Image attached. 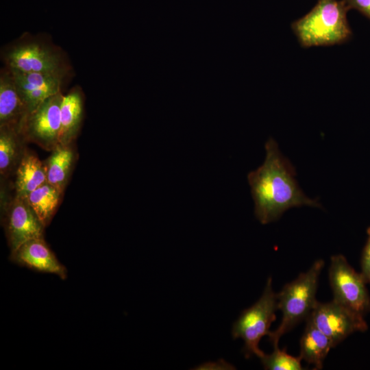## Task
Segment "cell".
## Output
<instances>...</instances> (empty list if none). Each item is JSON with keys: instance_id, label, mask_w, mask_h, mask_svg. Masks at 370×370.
Listing matches in <instances>:
<instances>
[{"instance_id": "4fadbf2b", "label": "cell", "mask_w": 370, "mask_h": 370, "mask_svg": "<svg viewBox=\"0 0 370 370\" xmlns=\"http://www.w3.org/2000/svg\"><path fill=\"white\" fill-rule=\"evenodd\" d=\"M84 116V99L81 89L73 88L64 95L60 108V145H67L78 135Z\"/></svg>"}, {"instance_id": "ffe728a7", "label": "cell", "mask_w": 370, "mask_h": 370, "mask_svg": "<svg viewBox=\"0 0 370 370\" xmlns=\"http://www.w3.org/2000/svg\"><path fill=\"white\" fill-rule=\"evenodd\" d=\"M367 238L362 249L360 267V273L367 284H370V226L367 230Z\"/></svg>"}, {"instance_id": "5bb4252c", "label": "cell", "mask_w": 370, "mask_h": 370, "mask_svg": "<svg viewBox=\"0 0 370 370\" xmlns=\"http://www.w3.org/2000/svg\"><path fill=\"white\" fill-rule=\"evenodd\" d=\"M47 182L44 162L30 151L25 152L16 169L15 196L26 198L34 190Z\"/></svg>"}, {"instance_id": "9a60e30c", "label": "cell", "mask_w": 370, "mask_h": 370, "mask_svg": "<svg viewBox=\"0 0 370 370\" xmlns=\"http://www.w3.org/2000/svg\"><path fill=\"white\" fill-rule=\"evenodd\" d=\"M300 339V355L314 369H323V361L331 348L334 347L331 340L318 329L309 319Z\"/></svg>"}, {"instance_id": "ac0fdd59", "label": "cell", "mask_w": 370, "mask_h": 370, "mask_svg": "<svg viewBox=\"0 0 370 370\" xmlns=\"http://www.w3.org/2000/svg\"><path fill=\"white\" fill-rule=\"evenodd\" d=\"M63 193L47 182L26 197L29 204L46 227L51 222Z\"/></svg>"}, {"instance_id": "7c38bea8", "label": "cell", "mask_w": 370, "mask_h": 370, "mask_svg": "<svg viewBox=\"0 0 370 370\" xmlns=\"http://www.w3.org/2000/svg\"><path fill=\"white\" fill-rule=\"evenodd\" d=\"M28 114L12 73L5 66L0 73V127H10L22 132Z\"/></svg>"}, {"instance_id": "2e32d148", "label": "cell", "mask_w": 370, "mask_h": 370, "mask_svg": "<svg viewBox=\"0 0 370 370\" xmlns=\"http://www.w3.org/2000/svg\"><path fill=\"white\" fill-rule=\"evenodd\" d=\"M75 156L71 144L58 145L44 161L47 182L62 193L68 183Z\"/></svg>"}, {"instance_id": "6da1fadb", "label": "cell", "mask_w": 370, "mask_h": 370, "mask_svg": "<svg viewBox=\"0 0 370 370\" xmlns=\"http://www.w3.org/2000/svg\"><path fill=\"white\" fill-rule=\"evenodd\" d=\"M264 147L263 164L247 175L256 219L262 224H267L279 219L292 208H321L317 199L308 197L299 188L295 168L282 154L276 141L270 138Z\"/></svg>"}, {"instance_id": "8fae6325", "label": "cell", "mask_w": 370, "mask_h": 370, "mask_svg": "<svg viewBox=\"0 0 370 370\" xmlns=\"http://www.w3.org/2000/svg\"><path fill=\"white\" fill-rule=\"evenodd\" d=\"M10 260L18 266L34 271L54 274L62 280L67 278V269L57 258L44 238L31 239L10 253Z\"/></svg>"}, {"instance_id": "ba28073f", "label": "cell", "mask_w": 370, "mask_h": 370, "mask_svg": "<svg viewBox=\"0 0 370 370\" xmlns=\"http://www.w3.org/2000/svg\"><path fill=\"white\" fill-rule=\"evenodd\" d=\"M307 319L331 340L334 347L352 334L368 329L364 316L334 300L317 301Z\"/></svg>"}, {"instance_id": "7a4b0ae2", "label": "cell", "mask_w": 370, "mask_h": 370, "mask_svg": "<svg viewBox=\"0 0 370 370\" xmlns=\"http://www.w3.org/2000/svg\"><path fill=\"white\" fill-rule=\"evenodd\" d=\"M348 10L343 1L319 0L308 14L293 23L292 29L304 47L341 44L352 34Z\"/></svg>"}, {"instance_id": "9c48e42d", "label": "cell", "mask_w": 370, "mask_h": 370, "mask_svg": "<svg viewBox=\"0 0 370 370\" xmlns=\"http://www.w3.org/2000/svg\"><path fill=\"white\" fill-rule=\"evenodd\" d=\"M3 226L10 253L31 239L44 238L45 227L25 197L15 196L8 204Z\"/></svg>"}, {"instance_id": "52a82bcc", "label": "cell", "mask_w": 370, "mask_h": 370, "mask_svg": "<svg viewBox=\"0 0 370 370\" xmlns=\"http://www.w3.org/2000/svg\"><path fill=\"white\" fill-rule=\"evenodd\" d=\"M63 97L61 92L52 95L27 114L22 128L26 142L51 151L60 145V108Z\"/></svg>"}, {"instance_id": "30bf717a", "label": "cell", "mask_w": 370, "mask_h": 370, "mask_svg": "<svg viewBox=\"0 0 370 370\" xmlns=\"http://www.w3.org/2000/svg\"><path fill=\"white\" fill-rule=\"evenodd\" d=\"M8 69L29 113L48 97L61 92L69 75V73L23 72Z\"/></svg>"}, {"instance_id": "5b68a950", "label": "cell", "mask_w": 370, "mask_h": 370, "mask_svg": "<svg viewBox=\"0 0 370 370\" xmlns=\"http://www.w3.org/2000/svg\"><path fill=\"white\" fill-rule=\"evenodd\" d=\"M5 66L23 72L69 73L62 53L47 42L36 38L23 40L3 53Z\"/></svg>"}, {"instance_id": "d6986e66", "label": "cell", "mask_w": 370, "mask_h": 370, "mask_svg": "<svg viewBox=\"0 0 370 370\" xmlns=\"http://www.w3.org/2000/svg\"><path fill=\"white\" fill-rule=\"evenodd\" d=\"M299 356H291L278 346L273 347V351L269 354H264L260 360L264 369L268 370H301L303 369Z\"/></svg>"}, {"instance_id": "3957f363", "label": "cell", "mask_w": 370, "mask_h": 370, "mask_svg": "<svg viewBox=\"0 0 370 370\" xmlns=\"http://www.w3.org/2000/svg\"><path fill=\"white\" fill-rule=\"evenodd\" d=\"M324 261H314L310 268L293 281L285 284L277 293V307L282 314L280 325L268 334L273 347L278 346L280 338L299 322L307 319L317 303L316 294L319 278Z\"/></svg>"}, {"instance_id": "44dd1931", "label": "cell", "mask_w": 370, "mask_h": 370, "mask_svg": "<svg viewBox=\"0 0 370 370\" xmlns=\"http://www.w3.org/2000/svg\"><path fill=\"white\" fill-rule=\"evenodd\" d=\"M346 7L356 9L370 19V0H342Z\"/></svg>"}, {"instance_id": "e0dca14e", "label": "cell", "mask_w": 370, "mask_h": 370, "mask_svg": "<svg viewBox=\"0 0 370 370\" xmlns=\"http://www.w3.org/2000/svg\"><path fill=\"white\" fill-rule=\"evenodd\" d=\"M26 142L19 130L10 127H0V173L8 176L16 169L25 152Z\"/></svg>"}, {"instance_id": "8992f818", "label": "cell", "mask_w": 370, "mask_h": 370, "mask_svg": "<svg viewBox=\"0 0 370 370\" xmlns=\"http://www.w3.org/2000/svg\"><path fill=\"white\" fill-rule=\"evenodd\" d=\"M329 281L333 300L365 316L370 312V295L363 276L341 255L331 257Z\"/></svg>"}, {"instance_id": "277c9868", "label": "cell", "mask_w": 370, "mask_h": 370, "mask_svg": "<svg viewBox=\"0 0 370 370\" xmlns=\"http://www.w3.org/2000/svg\"><path fill=\"white\" fill-rule=\"evenodd\" d=\"M277 310V293L273 290L272 278L269 277L261 297L241 312L232 326V338H240L244 341L246 358L256 355L260 358L264 354L259 348V342L271 332L269 329L276 319Z\"/></svg>"}]
</instances>
